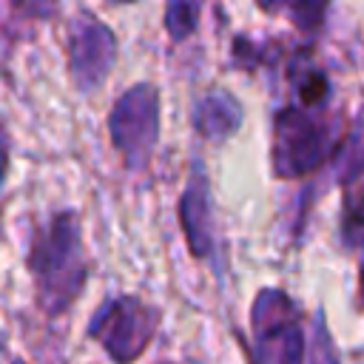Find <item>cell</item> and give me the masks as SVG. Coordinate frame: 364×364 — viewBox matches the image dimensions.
<instances>
[{
    "label": "cell",
    "instance_id": "cell-1",
    "mask_svg": "<svg viewBox=\"0 0 364 364\" xmlns=\"http://www.w3.org/2000/svg\"><path fill=\"white\" fill-rule=\"evenodd\" d=\"M31 267L48 313H60L85 279V259L71 213H60L37 239Z\"/></svg>",
    "mask_w": 364,
    "mask_h": 364
},
{
    "label": "cell",
    "instance_id": "cell-2",
    "mask_svg": "<svg viewBox=\"0 0 364 364\" xmlns=\"http://www.w3.org/2000/svg\"><path fill=\"white\" fill-rule=\"evenodd\" d=\"M111 139L131 165H142L156 142V91L151 85L128 88L111 108Z\"/></svg>",
    "mask_w": 364,
    "mask_h": 364
},
{
    "label": "cell",
    "instance_id": "cell-3",
    "mask_svg": "<svg viewBox=\"0 0 364 364\" xmlns=\"http://www.w3.org/2000/svg\"><path fill=\"white\" fill-rule=\"evenodd\" d=\"M327 151V128L304 111L276 117V171L282 176L307 173Z\"/></svg>",
    "mask_w": 364,
    "mask_h": 364
},
{
    "label": "cell",
    "instance_id": "cell-4",
    "mask_svg": "<svg viewBox=\"0 0 364 364\" xmlns=\"http://www.w3.org/2000/svg\"><path fill=\"white\" fill-rule=\"evenodd\" d=\"M91 333L117 361H131L142 353L154 333V313L134 299H117L97 313Z\"/></svg>",
    "mask_w": 364,
    "mask_h": 364
},
{
    "label": "cell",
    "instance_id": "cell-5",
    "mask_svg": "<svg viewBox=\"0 0 364 364\" xmlns=\"http://www.w3.org/2000/svg\"><path fill=\"white\" fill-rule=\"evenodd\" d=\"M293 307L282 293H262L253 307V321L259 333V358L262 364H299L301 361V333Z\"/></svg>",
    "mask_w": 364,
    "mask_h": 364
},
{
    "label": "cell",
    "instance_id": "cell-6",
    "mask_svg": "<svg viewBox=\"0 0 364 364\" xmlns=\"http://www.w3.org/2000/svg\"><path fill=\"white\" fill-rule=\"evenodd\" d=\"M68 57H71V74L82 88L100 85L114 60L111 31L100 20H82L71 34Z\"/></svg>",
    "mask_w": 364,
    "mask_h": 364
},
{
    "label": "cell",
    "instance_id": "cell-7",
    "mask_svg": "<svg viewBox=\"0 0 364 364\" xmlns=\"http://www.w3.org/2000/svg\"><path fill=\"white\" fill-rule=\"evenodd\" d=\"M179 216L185 225L188 245L193 247L196 256L210 253V222H208V191L202 185V176L193 173L182 202H179Z\"/></svg>",
    "mask_w": 364,
    "mask_h": 364
},
{
    "label": "cell",
    "instance_id": "cell-8",
    "mask_svg": "<svg viewBox=\"0 0 364 364\" xmlns=\"http://www.w3.org/2000/svg\"><path fill=\"white\" fill-rule=\"evenodd\" d=\"M239 122V105L225 94H210L196 108V125L205 136H225Z\"/></svg>",
    "mask_w": 364,
    "mask_h": 364
},
{
    "label": "cell",
    "instance_id": "cell-9",
    "mask_svg": "<svg viewBox=\"0 0 364 364\" xmlns=\"http://www.w3.org/2000/svg\"><path fill=\"white\" fill-rule=\"evenodd\" d=\"M196 14H199V6L196 3H173V6H168V11H165V23H168V31H171V37H185V34H191V28H193V23H196Z\"/></svg>",
    "mask_w": 364,
    "mask_h": 364
},
{
    "label": "cell",
    "instance_id": "cell-10",
    "mask_svg": "<svg viewBox=\"0 0 364 364\" xmlns=\"http://www.w3.org/2000/svg\"><path fill=\"white\" fill-rule=\"evenodd\" d=\"M344 233L350 242H355L358 236H364V191L355 196H347V208H344Z\"/></svg>",
    "mask_w": 364,
    "mask_h": 364
},
{
    "label": "cell",
    "instance_id": "cell-11",
    "mask_svg": "<svg viewBox=\"0 0 364 364\" xmlns=\"http://www.w3.org/2000/svg\"><path fill=\"white\" fill-rule=\"evenodd\" d=\"M313 364H336V353L330 347V338L324 330H316V344H313Z\"/></svg>",
    "mask_w": 364,
    "mask_h": 364
},
{
    "label": "cell",
    "instance_id": "cell-12",
    "mask_svg": "<svg viewBox=\"0 0 364 364\" xmlns=\"http://www.w3.org/2000/svg\"><path fill=\"white\" fill-rule=\"evenodd\" d=\"M361 290H364V273H361Z\"/></svg>",
    "mask_w": 364,
    "mask_h": 364
}]
</instances>
